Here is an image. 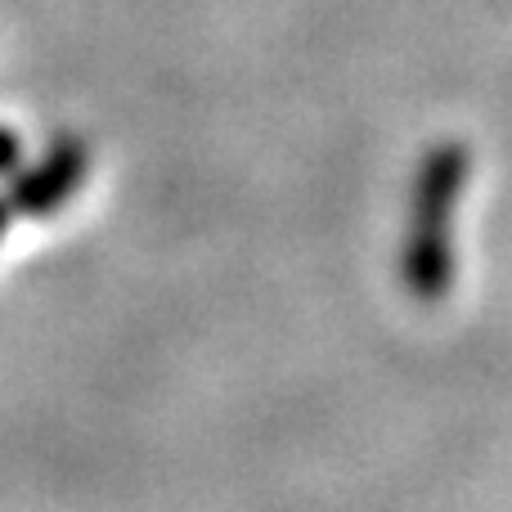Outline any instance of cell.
<instances>
[{
    "label": "cell",
    "instance_id": "1",
    "mask_svg": "<svg viewBox=\"0 0 512 512\" xmlns=\"http://www.w3.org/2000/svg\"><path fill=\"white\" fill-rule=\"evenodd\" d=\"M468 180V149L459 140L432 144L414 180V207H409L405 239V288L418 301H441L454 288V207Z\"/></svg>",
    "mask_w": 512,
    "mask_h": 512
},
{
    "label": "cell",
    "instance_id": "2",
    "mask_svg": "<svg viewBox=\"0 0 512 512\" xmlns=\"http://www.w3.org/2000/svg\"><path fill=\"white\" fill-rule=\"evenodd\" d=\"M81 171H86V153H81V144L63 140L41 171H32V176H23L14 185V207L18 212H36V216L54 212V207L68 198V189L77 185Z\"/></svg>",
    "mask_w": 512,
    "mask_h": 512
},
{
    "label": "cell",
    "instance_id": "3",
    "mask_svg": "<svg viewBox=\"0 0 512 512\" xmlns=\"http://www.w3.org/2000/svg\"><path fill=\"white\" fill-rule=\"evenodd\" d=\"M14 162H18V135L0 131V171H14Z\"/></svg>",
    "mask_w": 512,
    "mask_h": 512
},
{
    "label": "cell",
    "instance_id": "4",
    "mask_svg": "<svg viewBox=\"0 0 512 512\" xmlns=\"http://www.w3.org/2000/svg\"><path fill=\"white\" fill-rule=\"evenodd\" d=\"M0 230H5V203H0Z\"/></svg>",
    "mask_w": 512,
    "mask_h": 512
}]
</instances>
